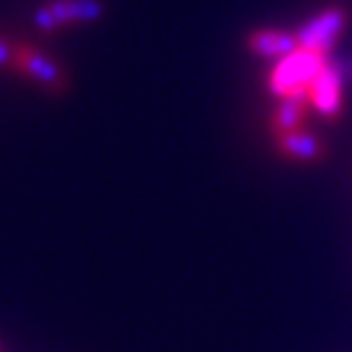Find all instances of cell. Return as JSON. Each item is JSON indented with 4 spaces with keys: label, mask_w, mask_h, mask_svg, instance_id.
<instances>
[{
    "label": "cell",
    "mask_w": 352,
    "mask_h": 352,
    "mask_svg": "<svg viewBox=\"0 0 352 352\" xmlns=\"http://www.w3.org/2000/svg\"><path fill=\"white\" fill-rule=\"evenodd\" d=\"M308 102L327 118H340L342 113V68L337 63L327 60L321 74L314 78L308 89Z\"/></svg>",
    "instance_id": "obj_5"
},
{
    "label": "cell",
    "mask_w": 352,
    "mask_h": 352,
    "mask_svg": "<svg viewBox=\"0 0 352 352\" xmlns=\"http://www.w3.org/2000/svg\"><path fill=\"white\" fill-rule=\"evenodd\" d=\"M308 107H311L308 97H285V100H279V104L272 113V120H269L272 133L279 136V133H289V131H300V123L305 113H308Z\"/></svg>",
    "instance_id": "obj_8"
},
{
    "label": "cell",
    "mask_w": 352,
    "mask_h": 352,
    "mask_svg": "<svg viewBox=\"0 0 352 352\" xmlns=\"http://www.w3.org/2000/svg\"><path fill=\"white\" fill-rule=\"evenodd\" d=\"M329 55L314 50H298L289 58L279 60L274 71L269 76V89L272 94H277L279 100L285 97H308V89L314 84V78L321 74V68L327 65Z\"/></svg>",
    "instance_id": "obj_1"
},
{
    "label": "cell",
    "mask_w": 352,
    "mask_h": 352,
    "mask_svg": "<svg viewBox=\"0 0 352 352\" xmlns=\"http://www.w3.org/2000/svg\"><path fill=\"white\" fill-rule=\"evenodd\" d=\"M13 60H16V42L0 37V68H13Z\"/></svg>",
    "instance_id": "obj_9"
},
{
    "label": "cell",
    "mask_w": 352,
    "mask_h": 352,
    "mask_svg": "<svg viewBox=\"0 0 352 352\" xmlns=\"http://www.w3.org/2000/svg\"><path fill=\"white\" fill-rule=\"evenodd\" d=\"M13 68L19 74H24L26 78H32L34 84H39L52 97H63L65 91L71 89V76L65 71V65L52 60L47 52L37 50L29 42H16Z\"/></svg>",
    "instance_id": "obj_2"
},
{
    "label": "cell",
    "mask_w": 352,
    "mask_h": 352,
    "mask_svg": "<svg viewBox=\"0 0 352 352\" xmlns=\"http://www.w3.org/2000/svg\"><path fill=\"white\" fill-rule=\"evenodd\" d=\"M245 47L253 55L274 58V60H285L292 52L300 50L298 34L295 32H279V29H258V32H253L245 39Z\"/></svg>",
    "instance_id": "obj_6"
},
{
    "label": "cell",
    "mask_w": 352,
    "mask_h": 352,
    "mask_svg": "<svg viewBox=\"0 0 352 352\" xmlns=\"http://www.w3.org/2000/svg\"><path fill=\"white\" fill-rule=\"evenodd\" d=\"M104 16L102 0H50L34 11V26L42 34H55L65 26L91 24Z\"/></svg>",
    "instance_id": "obj_3"
},
{
    "label": "cell",
    "mask_w": 352,
    "mask_h": 352,
    "mask_svg": "<svg viewBox=\"0 0 352 352\" xmlns=\"http://www.w3.org/2000/svg\"><path fill=\"white\" fill-rule=\"evenodd\" d=\"M274 144H277L279 154H285L295 162H321L329 151L327 144L316 133H308V131L279 133V136H274Z\"/></svg>",
    "instance_id": "obj_7"
},
{
    "label": "cell",
    "mask_w": 352,
    "mask_h": 352,
    "mask_svg": "<svg viewBox=\"0 0 352 352\" xmlns=\"http://www.w3.org/2000/svg\"><path fill=\"white\" fill-rule=\"evenodd\" d=\"M347 26V13L340 6H331V8H324V11L314 16L311 21L295 32L298 34V45L302 50H314L321 52V55H329V50L334 47V42L340 39V34Z\"/></svg>",
    "instance_id": "obj_4"
}]
</instances>
